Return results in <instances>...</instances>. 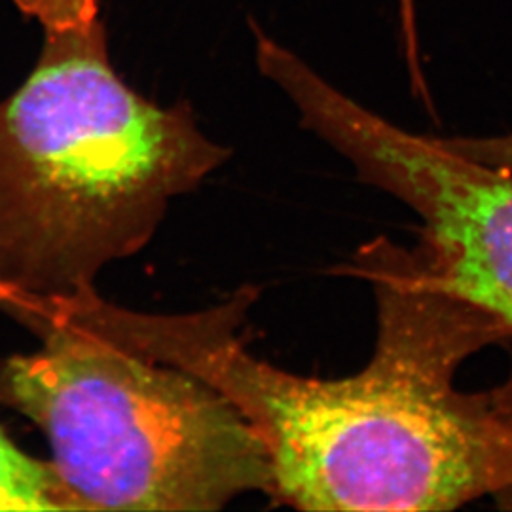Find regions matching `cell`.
<instances>
[{"mask_svg":"<svg viewBox=\"0 0 512 512\" xmlns=\"http://www.w3.org/2000/svg\"><path fill=\"white\" fill-rule=\"evenodd\" d=\"M378 294L368 365L321 380L255 357L239 336L255 291L209 310L156 315L99 298L105 321L152 357L213 385L262 442L270 499L300 511H454L512 503V376L459 391L461 361L511 330L446 291L420 253L378 241L363 256Z\"/></svg>","mask_w":512,"mask_h":512,"instance_id":"obj_1","label":"cell"},{"mask_svg":"<svg viewBox=\"0 0 512 512\" xmlns=\"http://www.w3.org/2000/svg\"><path fill=\"white\" fill-rule=\"evenodd\" d=\"M228 158L186 103L164 109L116 74L101 19L44 31L37 67L0 101V302L95 293Z\"/></svg>","mask_w":512,"mask_h":512,"instance_id":"obj_2","label":"cell"},{"mask_svg":"<svg viewBox=\"0 0 512 512\" xmlns=\"http://www.w3.org/2000/svg\"><path fill=\"white\" fill-rule=\"evenodd\" d=\"M8 306L42 348L0 366V403L44 431L86 511H220L270 497L262 442L213 385L137 348L86 296Z\"/></svg>","mask_w":512,"mask_h":512,"instance_id":"obj_3","label":"cell"},{"mask_svg":"<svg viewBox=\"0 0 512 512\" xmlns=\"http://www.w3.org/2000/svg\"><path fill=\"white\" fill-rule=\"evenodd\" d=\"M359 179L406 203L423 224L420 253L440 285L512 332V171L482 164L387 122L349 145Z\"/></svg>","mask_w":512,"mask_h":512,"instance_id":"obj_4","label":"cell"},{"mask_svg":"<svg viewBox=\"0 0 512 512\" xmlns=\"http://www.w3.org/2000/svg\"><path fill=\"white\" fill-rule=\"evenodd\" d=\"M0 511H86L50 461L27 456L0 429Z\"/></svg>","mask_w":512,"mask_h":512,"instance_id":"obj_5","label":"cell"},{"mask_svg":"<svg viewBox=\"0 0 512 512\" xmlns=\"http://www.w3.org/2000/svg\"><path fill=\"white\" fill-rule=\"evenodd\" d=\"M27 18L37 19L44 31L86 27L99 19V0H10Z\"/></svg>","mask_w":512,"mask_h":512,"instance_id":"obj_6","label":"cell"},{"mask_svg":"<svg viewBox=\"0 0 512 512\" xmlns=\"http://www.w3.org/2000/svg\"><path fill=\"white\" fill-rule=\"evenodd\" d=\"M440 141L469 160L512 171V133L495 137H440Z\"/></svg>","mask_w":512,"mask_h":512,"instance_id":"obj_7","label":"cell"}]
</instances>
